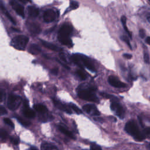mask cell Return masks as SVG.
<instances>
[{
    "label": "cell",
    "instance_id": "17",
    "mask_svg": "<svg viewBox=\"0 0 150 150\" xmlns=\"http://www.w3.org/2000/svg\"><path fill=\"white\" fill-rule=\"evenodd\" d=\"M33 108L39 114H45V113L48 112V110L47 107L42 104H35L33 106Z\"/></svg>",
    "mask_w": 150,
    "mask_h": 150
},
{
    "label": "cell",
    "instance_id": "35",
    "mask_svg": "<svg viewBox=\"0 0 150 150\" xmlns=\"http://www.w3.org/2000/svg\"><path fill=\"white\" fill-rule=\"evenodd\" d=\"M0 113H1V115H2L7 114V111L6 110L5 107H4L2 105H1L0 107Z\"/></svg>",
    "mask_w": 150,
    "mask_h": 150
},
{
    "label": "cell",
    "instance_id": "45",
    "mask_svg": "<svg viewBox=\"0 0 150 150\" xmlns=\"http://www.w3.org/2000/svg\"><path fill=\"white\" fill-rule=\"evenodd\" d=\"M148 1H149V2H150V0H148Z\"/></svg>",
    "mask_w": 150,
    "mask_h": 150
},
{
    "label": "cell",
    "instance_id": "20",
    "mask_svg": "<svg viewBox=\"0 0 150 150\" xmlns=\"http://www.w3.org/2000/svg\"><path fill=\"white\" fill-rule=\"evenodd\" d=\"M29 51L30 53L33 54H38L41 52V50L38 45L35 44H32L30 46Z\"/></svg>",
    "mask_w": 150,
    "mask_h": 150
},
{
    "label": "cell",
    "instance_id": "16",
    "mask_svg": "<svg viewBox=\"0 0 150 150\" xmlns=\"http://www.w3.org/2000/svg\"><path fill=\"white\" fill-rule=\"evenodd\" d=\"M58 128L59 129V131L60 132H62V133H63L64 135H66V136L70 137L71 139H76L75 137L73 135V133L70 131L66 127H65L64 126L62 125H58Z\"/></svg>",
    "mask_w": 150,
    "mask_h": 150
},
{
    "label": "cell",
    "instance_id": "18",
    "mask_svg": "<svg viewBox=\"0 0 150 150\" xmlns=\"http://www.w3.org/2000/svg\"><path fill=\"white\" fill-rule=\"evenodd\" d=\"M41 150H59L56 146L49 142H43L40 146Z\"/></svg>",
    "mask_w": 150,
    "mask_h": 150
},
{
    "label": "cell",
    "instance_id": "33",
    "mask_svg": "<svg viewBox=\"0 0 150 150\" xmlns=\"http://www.w3.org/2000/svg\"><path fill=\"white\" fill-rule=\"evenodd\" d=\"M144 62L146 63H148V64L149 63V55L147 53H144Z\"/></svg>",
    "mask_w": 150,
    "mask_h": 150
},
{
    "label": "cell",
    "instance_id": "44",
    "mask_svg": "<svg viewBox=\"0 0 150 150\" xmlns=\"http://www.w3.org/2000/svg\"><path fill=\"white\" fill-rule=\"evenodd\" d=\"M146 148L148 149V150H150V143L147 145L146 146Z\"/></svg>",
    "mask_w": 150,
    "mask_h": 150
},
{
    "label": "cell",
    "instance_id": "38",
    "mask_svg": "<svg viewBox=\"0 0 150 150\" xmlns=\"http://www.w3.org/2000/svg\"><path fill=\"white\" fill-rule=\"evenodd\" d=\"M51 73L54 74V75H57L58 73V69L57 67L53 68L52 70H51Z\"/></svg>",
    "mask_w": 150,
    "mask_h": 150
},
{
    "label": "cell",
    "instance_id": "1",
    "mask_svg": "<svg viewBox=\"0 0 150 150\" xmlns=\"http://www.w3.org/2000/svg\"><path fill=\"white\" fill-rule=\"evenodd\" d=\"M96 88L88 84H82L79 86L77 95L81 99L94 103H99V99L96 94Z\"/></svg>",
    "mask_w": 150,
    "mask_h": 150
},
{
    "label": "cell",
    "instance_id": "23",
    "mask_svg": "<svg viewBox=\"0 0 150 150\" xmlns=\"http://www.w3.org/2000/svg\"><path fill=\"white\" fill-rule=\"evenodd\" d=\"M1 9H2V10L4 11V13L5 14L6 16L8 18V19H9V20H10V21H11V22H12L13 24H16V22H15V20H14V19L12 18V17L10 15V14L8 13V12L6 11V8L3 6V5H2V4H1Z\"/></svg>",
    "mask_w": 150,
    "mask_h": 150
},
{
    "label": "cell",
    "instance_id": "6",
    "mask_svg": "<svg viewBox=\"0 0 150 150\" xmlns=\"http://www.w3.org/2000/svg\"><path fill=\"white\" fill-rule=\"evenodd\" d=\"M111 110L120 118L122 119L124 117L125 111L122 105L118 102V100H113L110 105Z\"/></svg>",
    "mask_w": 150,
    "mask_h": 150
},
{
    "label": "cell",
    "instance_id": "13",
    "mask_svg": "<svg viewBox=\"0 0 150 150\" xmlns=\"http://www.w3.org/2000/svg\"><path fill=\"white\" fill-rule=\"evenodd\" d=\"M22 112L23 115L28 118H33L36 115L35 112L29 107L28 103L27 102H25L23 104Z\"/></svg>",
    "mask_w": 150,
    "mask_h": 150
},
{
    "label": "cell",
    "instance_id": "27",
    "mask_svg": "<svg viewBox=\"0 0 150 150\" xmlns=\"http://www.w3.org/2000/svg\"><path fill=\"white\" fill-rule=\"evenodd\" d=\"M4 122L6 124H7L8 126H9V127H11V128H14V124H13V122L12 121V120H11V119H9V118H4Z\"/></svg>",
    "mask_w": 150,
    "mask_h": 150
},
{
    "label": "cell",
    "instance_id": "4",
    "mask_svg": "<svg viewBox=\"0 0 150 150\" xmlns=\"http://www.w3.org/2000/svg\"><path fill=\"white\" fill-rule=\"evenodd\" d=\"M29 41V38L25 35H18L13 38L11 41V45L18 50H23Z\"/></svg>",
    "mask_w": 150,
    "mask_h": 150
},
{
    "label": "cell",
    "instance_id": "30",
    "mask_svg": "<svg viewBox=\"0 0 150 150\" xmlns=\"http://www.w3.org/2000/svg\"><path fill=\"white\" fill-rule=\"evenodd\" d=\"M0 135H1V138L2 139H5L6 138L8 134L5 130H4V129H1L0 131Z\"/></svg>",
    "mask_w": 150,
    "mask_h": 150
},
{
    "label": "cell",
    "instance_id": "2",
    "mask_svg": "<svg viewBox=\"0 0 150 150\" xmlns=\"http://www.w3.org/2000/svg\"><path fill=\"white\" fill-rule=\"evenodd\" d=\"M72 28L68 23L63 24L58 32V39L60 43L68 46H72V41L70 38L72 33Z\"/></svg>",
    "mask_w": 150,
    "mask_h": 150
},
{
    "label": "cell",
    "instance_id": "10",
    "mask_svg": "<svg viewBox=\"0 0 150 150\" xmlns=\"http://www.w3.org/2000/svg\"><path fill=\"white\" fill-rule=\"evenodd\" d=\"M11 5L13 9L16 12V13L21 16V17L23 18L25 16V12H24V8L23 6L16 2L15 1H11Z\"/></svg>",
    "mask_w": 150,
    "mask_h": 150
},
{
    "label": "cell",
    "instance_id": "14",
    "mask_svg": "<svg viewBox=\"0 0 150 150\" xmlns=\"http://www.w3.org/2000/svg\"><path fill=\"white\" fill-rule=\"evenodd\" d=\"M27 27L29 32L33 35L39 34L40 31V26L36 23H28Z\"/></svg>",
    "mask_w": 150,
    "mask_h": 150
},
{
    "label": "cell",
    "instance_id": "36",
    "mask_svg": "<svg viewBox=\"0 0 150 150\" xmlns=\"http://www.w3.org/2000/svg\"><path fill=\"white\" fill-rule=\"evenodd\" d=\"M144 133L145 136L150 137V127H146L144 130Z\"/></svg>",
    "mask_w": 150,
    "mask_h": 150
},
{
    "label": "cell",
    "instance_id": "8",
    "mask_svg": "<svg viewBox=\"0 0 150 150\" xmlns=\"http://www.w3.org/2000/svg\"><path fill=\"white\" fill-rule=\"evenodd\" d=\"M43 20L46 23H50L54 21L56 18V12L51 9L46 10L43 13Z\"/></svg>",
    "mask_w": 150,
    "mask_h": 150
},
{
    "label": "cell",
    "instance_id": "11",
    "mask_svg": "<svg viewBox=\"0 0 150 150\" xmlns=\"http://www.w3.org/2000/svg\"><path fill=\"white\" fill-rule=\"evenodd\" d=\"M108 83L113 87L117 88H122L126 87V84L121 82L117 77L114 76H110L108 79Z\"/></svg>",
    "mask_w": 150,
    "mask_h": 150
},
{
    "label": "cell",
    "instance_id": "43",
    "mask_svg": "<svg viewBox=\"0 0 150 150\" xmlns=\"http://www.w3.org/2000/svg\"><path fill=\"white\" fill-rule=\"evenodd\" d=\"M147 20L149 22H150V13H149V15L147 16Z\"/></svg>",
    "mask_w": 150,
    "mask_h": 150
},
{
    "label": "cell",
    "instance_id": "28",
    "mask_svg": "<svg viewBox=\"0 0 150 150\" xmlns=\"http://www.w3.org/2000/svg\"><path fill=\"white\" fill-rule=\"evenodd\" d=\"M11 142L13 144V145H18L19 142V139L18 137H16L15 136H12L10 138Z\"/></svg>",
    "mask_w": 150,
    "mask_h": 150
},
{
    "label": "cell",
    "instance_id": "7",
    "mask_svg": "<svg viewBox=\"0 0 150 150\" xmlns=\"http://www.w3.org/2000/svg\"><path fill=\"white\" fill-rule=\"evenodd\" d=\"M78 55H79L80 60L82 64L83 65V66H85L87 69H88L89 70H90L93 72L96 71V67L90 58H88V57H87L86 56H84L83 54H78Z\"/></svg>",
    "mask_w": 150,
    "mask_h": 150
},
{
    "label": "cell",
    "instance_id": "5",
    "mask_svg": "<svg viewBox=\"0 0 150 150\" xmlns=\"http://www.w3.org/2000/svg\"><path fill=\"white\" fill-rule=\"evenodd\" d=\"M22 101V98L20 96L15 94H9L8 98L7 106L11 110H16L20 105Z\"/></svg>",
    "mask_w": 150,
    "mask_h": 150
},
{
    "label": "cell",
    "instance_id": "19",
    "mask_svg": "<svg viewBox=\"0 0 150 150\" xmlns=\"http://www.w3.org/2000/svg\"><path fill=\"white\" fill-rule=\"evenodd\" d=\"M28 12L30 17L35 18L39 15V9L33 6H29L28 7Z\"/></svg>",
    "mask_w": 150,
    "mask_h": 150
},
{
    "label": "cell",
    "instance_id": "25",
    "mask_svg": "<svg viewBox=\"0 0 150 150\" xmlns=\"http://www.w3.org/2000/svg\"><path fill=\"white\" fill-rule=\"evenodd\" d=\"M16 119H17L18 121L21 124H22V125H23V126H25V127H28V126H29V125H30V122L29 121H27V120H25V119H23V118H21V117H16Z\"/></svg>",
    "mask_w": 150,
    "mask_h": 150
},
{
    "label": "cell",
    "instance_id": "26",
    "mask_svg": "<svg viewBox=\"0 0 150 150\" xmlns=\"http://www.w3.org/2000/svg\"><path fill=\"white\" fill-rule=\"evenodd\" d=\"M69 106L71 107V108L76 112L77 113V114H82V111L75 104H73V103H70L69 104Z\"/></svg>",
    "mask_w": 150,
    "mask_h": 150
},
{
    "label": "cell",
    "instance_id": "39",
    "mask_svg": "<svg viewBox=\"0 0 150 150\" xmlns=\"http://www.w3.org/2000/svg\"><path fill=\"white\" fill-rule=\"evenodd\" d=\"M123 56L126 58V59H129L132 57V55L130 54H128V53H125L123 54Z\"/></svg>",
    "mask_w": 150,
    "mask_h": 150
},
{
    "label": "cell",
    "instance_id": "29",
    "mask_svg": "<svg viewBox=\"0 0 150 150\" xmlns=\"http://www.w3.org/2000/svg\"><path fill=\"white\" fill-rule=\"evenodd\" d=\"M121 39L124 42H125L127 44V45L129 46V47L131 49H132L131 45V44H130V43H129L128 38H127V37L125 36H121Z\"/></svg>",
    "mask_w": 150,
    "mask_h": 150
},
{
    "label": "cell",
    "instance_id": "32",
    "mask_svg": "<svg viewBox=\"0 0 150 150\" xmlns=\"http://www.w3.org/2000/svg\"><path fill=\"white\" fill-rule=\"evenodd\" d=\"M79 7V4L76 2V1H71L70 2V8L71 9H75L76 8H77Z\"/></svg>",
    "mask_w": 150,
    "mask_h": 150
},
{
    "label": "cell",
    "instance_id": "9",
    "mask_svg": "<svg viewBox=\"0 0 150 150\" xmlns=\"http://www.w3.org/2000/svg\"><path fill=\"white\" fill-rule=\"evenodd\" d=\"M83 110L91 115L98 116L100 114V111L94 104H86L83 107Z\"/></svg>",
    "mask_w": 150,
    "mask_h": 150
},
{
    "label": "cell",
    "instance_id": "24",
    "mask_svg": "<svg viewBox=\"0 0 150 150\" xmlns=\"http://www.w3.org/2000/svg\"><path fill=\"white\" fill-rule=\"evenodd\" d=\"M77 75L83 80H84L87 79V74L82 69H78L76 71Z\"/></svg>",
    "mask_w": 150,
    "mask_h": 150
},
{
    "label": "cell",
    "instance_id": "42",
    "mask_svg": "<svg viewBox=\"0 0 150 150\" xmlns=\"http://www.w3.org/2000/svg\"><path fill=\"white\" fill-rule=\"evenodd\" d=\"M28 150H38L35 147H31L30 149H29Z\"/></svg>",
    "mask_w": 150,
    "mask_h": 150
},
{
    "label": "cell",
    "instance_id": "31",
    "mask_svg": "<svg viewBox=\"0 0 150 150\" xmlns=\"http://www.w3.org/2000/svg\"><path fill=\"white\" fill-rule=\"evenodd\" d=\"M90 150H102V149L99 145L94 143H93L90 145Z\"/></svg>",
    "mask_w": 150,
    "mask_h": 150
},
{
    "label": "cell",
    "instance_id": "34",
    "mask_svg": "<svg viewBox=\"0 0 150 150\" xmlns=\"http://www.w3.org/2000/svg\"><path fill=\"white\" fill-rule=\"evenodd\" d=\"M5 93L4 90L1 89L0 91V101L1 102H2L4 99L5 98Z\"/></svg>",
    "mask_w": 150,
    "mask_h": 150
},
{
    "label": "cell",
    "instance_id": "3",
    "mask_svg": "<svg viewBox=\"0 0 150 150\" xmlns=\"http://www.w3.org/2000/svg\"><path fill=\"white\" fill-rule=\"evenodd\" d=\"M125 130L137 141H141L145 138V134L139 130L138 127L134 121H129L127 122L125 126Z\"/></svg>",
    "mask_w": 150,
    "mask_h": 150
},
{
    "label": "cell",
    "instance_id": "12",
    "mask_svg": "<svg viewBox=\"0 0 150 150\" xmlns=\"http://www.w3.org/2000/svg\"><path fill=\"white\" fill-rule=\"evenodd\" d=\"M53 102L54 104V105L60 110H62L68 114H71V107L69 105H67L65 104L62 103L60 101L56 100V99H53Z\"/></svg>",
    "mask_w": 150,
    "mask_h": 150
},
{
    "label": "cell",
    "instance_id": "21",
    "mask_svg": "<svg viewBox=\"0 0 150 150\" xmlns=\"http://www.w3.org/2000/svg\"><path fill=\"white\" fill-rule=\"evenodd\" d=\"M52 118H53L52 115L48 114L47 112L45 114H40V115H39V120L42 122H46V121H50Z\"/></svg>",
    "mask_w": 150,
    "mask_h": 150
},
{
    "label": "cell",
    "instance_id": "15",
    "mask_svg": "<svg viewBox=\"0 0 150 150\" xmlns=\"http://www.w3.org/2000/svg\"><path fill=\"white\" fill-rule=\"evenodd\" d=\"M40 42L42 43V44L46 48L53 50V51H56V52H59V51H61L62 49L59 48V47H57V46L54 45V44H52L51 43H49L48 42L43 40H40Z\"/></svg>",
    "mask_w": 150,
    "mask_h": 150
},
{
    "label": "cell",
    "instance_id": "37",
    "mask_svg": "<svg viewBox=\"0 0 150 150\" xmlns=\"http://www.w3.org/2000/svg\"><path fill=\"white\" fill-rule=\"evenodd\" d=\"M139 36L141 38H144L145 36V32L144 29H140L139 32Z\"/></svg>",
    "mask_w": 150,
    "mask_h": 150
},
{
    "label": "cell",
    "instance_id": "22",
    "mask_svg": "<svg viewBox=\"0 0 150 150\" xmlns=\"http://www.w3.org/2000/svg\"><path fill=\"white\" fill-rule=\"evenodd\" d=\"M121 22H122V26L124 27V30H125V32L127 33V34L128 35L129 37L130 38H131L132 37V35H131V33L128 30V28H127V26L126 25V22H127V19H126V17L125 16H122L121 17Z\"/></svg>",
    "mask_w": 150,
    "mask_h": 150
},
{
    "label": "cell",
    "instance_id": "41",
    "mask_svg": "<svg viewBox=\"0 0 150 150\" xmlns=\"http://www.w3.org/2000/svg\"><path fill=\"white\" fill-rule=\"evenodd\" d=\"M18 1H19L20 2H21L22 3H23V4H26L29 2H30V0H18Z\"/></svg>",
    "mask_w": 150,
    "mask_h": 150
},
{
    "label": "cell",
    "instance_id": "40",
    "mask_svg": "<svg viewBox=\"0 0 150 150\" xmlns=\"http://www.w3.org/2000/svg\"><path fill=\"white\" fill-rule=\"evenodd\" d=\"M145 42H146L147 44H148L149 45H150V36H148V37H147V38H146V39H145Z\"/></svg>",
    "mask_w": 150,
    "mask_h": 150
}]
</instances>
